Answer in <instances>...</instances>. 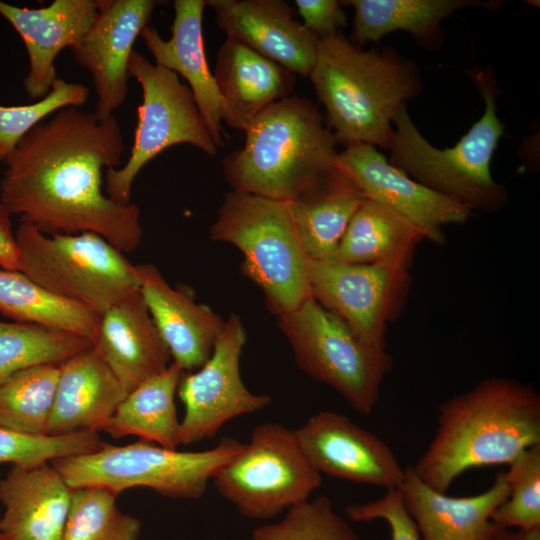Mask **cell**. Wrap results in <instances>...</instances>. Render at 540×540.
Here are the masks:
<instances>
[{"label": "cell", "instance_id": "obj_1", "mask_svg": "<svg viewBox=\"0 0 540 540\" xmlns=\"http://www.w3.org/2000/svg\"><path fill=\"white\" fill-rule=\"evenodd\" d=\"M124 137L114 115L63 107L27 132L4 160L0 201L45 234L95 233L123 253L142 241L137 204L102 190L103 169L119 168Z\"/></svg>", "mask_w": 540, "mask_h": 540}, {"label": "cell", "instance_id": "obj_2", "mask_svg": "<svg viewBox=\"0 0 540 540\" xmlns=\"http://www.w3.org/2000/svg\"><path fill=\"white\" fill-rule=\"evenodd\" d=\"M540 445V395L530 384L488 377L438 407L437 427L411 465L429 487L446 493L471 468L509 465Z\"/></svg>", "mask_w": 540, "mask_h": 540}, {"label": "cell", "instance_id": "obj_3", "mask_svg": "<svg viewBox=\"0 0 540 540\" xmlns=\"http://www.w3.org/2000/svg\"><path fill=\"white\" fill-rule=\"evenodd\" d=\"M337 143L389 149L396 110L422 90L416 65L394 48L364 50L336 34L319 39L309 75Z\"/></svg>", "mask_w": 540, "mask_h": 540}, {"label": "cell", "instance_id": "obj_4", "mask_svg": "<svg viewBox=\"0 0 540 540\" xmlns=\"http://www.w3.org/2000/svg\"><path fill=\"white\" fill-rule=\"evenodd\" d=\"M222 160L233 191L293 201L335 169L336 140L317 106L297 95L260 113Z\"/></svg>", "mask_w": 540, "mask_h": 540}, {"label": "cell", "instance_id": "obj_5", "mask_svg": "<svg viewBox=\"0 0 540 540\" xmlns=\"http://www.w3.org/2000/svg\"><path fill=\"white\" fill-rule=\"evenodd\" d=\"M467 73L484 101V112L450 148L433 146L418 130L407 104L395 112L389 163L422 185L473 210L495 213L508 203L506 189L494 181L491 160L504 134L498 117L501 89L491 66Z\"/></svg>", "mask_w": 540, "mask_h": 540}, {"label": "cell", "instance_id": "obj_6", "mask_svg": "<svg viewBox=\"0 0 540 540\" xmlns=\"http://www.w3.org/2000/svg\"><path fill=\"white\" fill-rule=\"evenodd\" d=\"M210 237L240 250L242 273L261 289L276 316L311 297L310 259L299 240L289 201L231 190L223 197Z\"/></svg>", "mask_w": 540, "mask_h": 540}, {"label": "cell", "instance_id": "obj_7", "mask_svg": "<svg viewBox=\"0 0 540 540\" xmlns=\"http://www.w3.org/2000/svg\"><path fill=\"white\" fill-rule=\"evenodd\" d=\"M244 445L226 436L208 450L178 451L141 440L123 446L105 444L94 452L51 463L71 489L99 487L119 495L145 487L165 497L195 500Z\"/></svg>", "mask_w": 540, "mask_h": 540}, {"label": "cell", "instance_id": "obj_8", "mask_svg": "<svg viewBox=\"0 0 540 540\" xmlns=\"http://www.w3.org/2000/svg\"><path fill=\"white\" fill-rule=\"evenodd\" d=\"M15 236L20 272L100 316L140 289L136 265L95 233L48 235L21 222Z\"/></svg>", "mask_w": 540, "mask_h": 540}, {"label": "cell", "instance_id": "obj_9", "mask_svg": "<svg viewBox=\"0 0 540 540\" xmlns=\"http://www.w3.org/2000/svg\"><path fill=\"white\" fill-rule=\"evenodd\" d=\"M277 317L298 367L332 387L356 412L372 414L382 382L393 367L392 356L367 344L312 296Z\"/></svg>", "mask_w": 540, "mask_h": 540}, {"label": "cell", "instance_id": "obj_10", "mask_svg": "<svg viewBox=\"0 0 540 540\" xmlns=\"http://www.w3.org/2000/svg\"><path fill=\"white\" fill-rule=\"evenodd\" d=\"M212 482L242 516L266 520L309 500L322 476L304 455L295 430L265 422L254 427L249 442Z\"/></svg>", "mask_w": 540, "mask_h": 540}, {"label": "cell", "instance_id": "obj_11", "mask_svg": "<svg viewBox=\"0 0 540 540\" xmlns=\"http://www.w3.org/2000/svg\"><path fill=\"white\" fill-rule=\"evenodd\" d=\"M128 72L142 89L134 143L126 163L107 169L105 175V194L120 204L131 202L136 176L165 149L185 143L209 156H216L218 149L192 91L175 72L152 64L136 50Z\"/></svg>", "mask_w": 540, "mask_h": 540}, {"label": "cell", "instance_id": "obj_12", "mask_svg": "<svg viewBox=\"0 0 540 540\" xmlns=\"http://www.w3.org/2000/svg\"><path fill=\"white\" fill-rule=\"evenodd\" d=\"M409 267L310 260L311 296L367 344L386 350V330L408 293Z\"/></svg>", "mask_w": 540, "mask_h": 540}, {"label": "cell", "instance_id": "obj_13", "mask_svg": "<svg viewBox=\"0 0 540 540\" xmlns=\"http://www.w3.org/2000/svg\"><path fill=\"white\" fill-rule=\"evenodd\" d=\"M246 340L240 316L231 314L210 358L196 372L183 374L177 389L185 409L179 445L207 440L229 420L271 403L269 395L251 392L242 380L240 359Z\"/></svg>", "mask_w": 540, "mask_h": 540}, {"label": "cell", "instance_id": "obj_14", "mask_svg": "<svg viewBox=\"0 0 540 540\" xmlns=\"http://www.w3.org/2000/svg\"><path fill=\"white\" fill-rule=\"evenodd\" d=\"M335 168L367 200L395 211L435 244L445 242L444 226L464 224L472 216L470 208L412 179L372 145L346 146L337 154Z\"/></svg>", "mask_w": 540, "mask_h": 540}, {"label": "cell", "instance_id": "obj_15", "mask_svg": "<svg viewBox=\"0 0 540 540\" xmlns=\"http://www.w3.org/2000/svg\"><path fill=\"white\" fill-rule=\"evenodd\" d=\"M295 434L321 475L385 490L399 488L404 481L405 467L390 446L343 413L318 411Z\"/></svg>", "mask_w": 540, "mask_h": 540}, {"label": "cell", "instance_id": "obj_16", "mask_svg": "<svg viewBox=\"0 0 540 540\" xmlns=\"http://www.w3.org/2000/svg\"><path fill=\"white\" fill-rule=\"evenodd\" d=\"M155 0H99L97 15L70 48L74 61L91 74L97 101L94 113L105 119L128 94V66L136 38L149 25Z\"/></svg>", "mask_w": 540, "mask_h": 540}, {"label": "cell", "instance_id": "obj_17", "mask_svg": "<svg viewBox=\"0 0 540 540\" xmlns=\"http://www.w3.org/2000/svg\"><path fill=\"white\" fill-rule=\"evenodd\" d=\"M216 22L234 39L294 74L309 77L319 38L293 18L282 0H209Z\"/></svg>", "mask_w": 540, "mask_h": 540}, {"label": "cell", "instance_id": "obj_18", "mask_svg": "<svg viewBox=\"0 0 540 540\" xmlns=\"http://www.w3.org/2000/svg\"><path fill=\"white\" fill-rule=\"evenodd\" d=\"M136 267L140 292L173 363L185 372L199 369L210 358L225 320L197 303L190 287H172L155 265Z\"/></svg>", "mask_w": 540, "mask_h": 540}, {"label": "cell", "instance_id": "obj_19", "mask_svg": "<svg viewBox=\"0 0 540 540\" xmlns=\"http://www.w3.org/2000/svg\"><path fill=\"white\" fill-rule=\"evenodd\" d=\"M99 0H55L46 7L22 8L0 1V15L17 31L29 57L24 80L26 94L44 98L58 78L55 59L59 52L79 42L92 25Z\"/></svg>", "mask_w": 540, "mask_h": 540}, {"label": "cell", "instance_id": "obj_20", "mask_svg": "<svg viewBox=\"0 0 540 540\" xmlns=\"http://www.w3.org/2000/svg\"><path fill=\"white\" fill-rule=\"evenodd\" d=\"M398 489L421 540H493L501 528L491 516L509 495L504 472L498 473L484 492L453 497L426 485L411 465L405 467Z\"/></svg>", "mask_w": 540, "mask_h": 540}, {"label": "cell", "instance_id": "obj_21", "mask_svg": "<svg viewBox=\"0 0 540 540\" xmlns=\"http://www.w3.org/2000/svg\"><path fill=\"white\" fill-rule=\"evenodd\" d=\"M93 345L127 394L171 364L140 289L101 315Z\"/></svg>", "mask_w": 540, "mask_h": 540}, {"label": "cell", "instance_id": "obj_22", "mask_svg": "<svg viewBox=\"0 0 540 540\" xmlns=\"http://www.w3.org/2000/svg\"><path fill=\"white\" fill-rule=\"evenodd\" d=\"M72 489L51 462L12 465L0 479L6 540H62Z\"/></svg>", "mask_w": 540, "mask_h": 540}, {"label": "cell", "instance_id": "obj_23", "mask_svg": "<svg viewBox=\"0 0 540 540\" xmlns=\"http://www.w3.org/2000/svg\"><path fill=\"white\" fill-rule=\"evenodd\" d=\"M206 6L205 0H175L171 37L164 40L151 25L144 27L140 36L156 65L186 79L216 146L222 147V101L209 69L202 34Z\"/></svg>", "mask_w": 540, "mask_h": 540}, {"label": "cell", "instance_id": "obj_24", "mask_svg": "<svg viewBox=\"0 0 540 540\" xmlns=\"http://www.w3.org/2000/svg\"><path fill=\"white\" fill-rule=\"evenodd\" d=\"M213 77L223 121L244 132L266 108L289 97L296 82L293 72L231 38L218 50Z\"/></svg>", "mask_w": 540, "mask_h": 540}, {"label": "cell", "instance_id": "obj_25", "mask_svg": "<svg viewBox=\"0 0 540 540\" xmlns=\"http://www.w3.org/2000/svg\"><path fill=\"white\" fill-rule=\"evenodd\" d=\"M127 393L94 346L59 365L48 435L99 432Z\"/></svg>", "mask_w": 540, "mask_h": 540}, {"label": "cell", "instance_id": "obj_26", "mask_svg": "<svg viewBox=\"0 0 540 540\" xmlns=\"http://www.w3.org/2000/svg\"><path fill=\"white\" fill-rule=\"evenodd\" d=\"M354 9L351 41L357 46L377 42L385 35L404 31L422 47L438 50L444 41L441 23L466 7L501 9L504 1L480 0H348Z\"/></svg>", "mask_w": 540, "mask_h": 540}, {"label": "cell", "instance_id": "obj_27", "mask_svg": "<svg viewBox=\"0 0 540 540\" xmlns=\"http://www.w3.org/2000/svg\"><path fill=\"white\" fill-rule=\"evenodd\" d=\"M366 198L338 169L289 201L294 225L307 256L336 261L341 238Z\"/></svg>", "mask_w": 540, "mask_h": 540}, {"label": "cell", "instance_id": "obj_28", "mask_svg": "<svg viewBox=\"0 0 540 540\" xmlns=\"http://www.w3.org/2000/svg\"><path fill=\"white\" fill-rule=\"evenodd\" d=\"M183 371L171 363L126 395L102 431L114 438L134 435L165 448L179 446L175 395Z\"/></svg>", "mask_w": 540, "mask_h": 540}, {"label": "cell", "instance_id": "obj_29", "mask_svg": "<svg viewBox=\"0 0 540 540\" xmlns=\"http://www.w3.org/2000/svg\"><path fill=\"white\" fill-rule=\"evenodd\" d=\"M421 232L407 219L365 199L351 218L338 246L336 261L386 263L409 267Z\"/></svg>", "mask_w": 540, "mask_h": 540}, {"label": "cell", "instance_id": "obj_30", "mask_svg": "<svg viewBox=\"0 0 540 540\" xmlns=\"http://www.w3.org/2000/svg\"><path fill=\"white\" fill-rule=\"evenodd\" d=\"M0 313L30 323L96 340L100 315L40 286L20 271L0 268Z\"/></svg>", "mask_w": 540, "mask_h": 540}, {"label": "cell", "instance_id": "obj_31", "mask_svg": "<svg viewBox=\"0 0 540 540\" xmlns=\"http://www.w3.org/2000/svg\"><path fill=\"white\" fill-rule=\"evenodd\" d=\"M59 365L21 370L0 383V427L26 435H48Z\"/></svg>", "mask_w": 540, "mask_h": 540}, {"label": "cell", "instance_id": "obj_32", "mask_svg": "<svg viewBox=\"0 0 540 540\" xmlns=\"http://www.w3.org/2000/svg\"><path fill=\"white\" fill-rule=\"evenodd\" d=\"M82 336L30 323L0 321V383L38 365H60L91 348Z\"/></svg>", "mask_w": 540, "mask_h": 540}, {"label": "cell", "instance_id": "obj_33", "mask_svg": "<svg viewBox=\"0 0 540 540\" xmlns=\"http://www.w3.org/2000/svg\"><path fill=\"white\" fill-rule=\"evenodd\" d=\"M117 497L99 487L72 489L62 540H138L141 522L120 511Z\"/></svg>", "mask_w": 540, "mask_h": 540}, {"label": "cell", "instance_id": "obj_34", "mask_svg": "<svg viewBox=\"0 0 540 540\" xmlns=\"http://www.w3.org/2000/svg\"><path fill=\"white\" fill-rule=\"evenodd\" d=\"M250 540H361L325 495L287 510L283 519L256 528Z\"/></svg>", "mask_w": 540, "mask_h": 540}, {"label": "cell", "instance_id": "obj_35", "mask_svg": "<svg viewBox=\"0 0 540 540\" xmlns=\"http://www.w3.org/2000/svg\"><path fill=\"white\" fill-rule=\"evenodd\" d=\"M504 474L509 495L495 509L491 521L505 529L526 532L540 529V445L524 451Z\"/></svg>", "mask_w": 540, "mask_h": 540}, {"label": "cell", "instance_id": "obj_36", "mask_svg": "<svg viewBox=\"0 0 540 540\" xmlns=\"http://www.w3.org/2000/svg\"><path fill=\"white\" fill-rule=\"evenodd\" d=\"M105 444L95 431L38 436L0 427V464L34 466L67 456L94 452Z\"/></svg>", "mask_w": 540, "mask_h": 540}, {"label": "cell", "instance_id": "obj_37", "mask_svg": "<svg viewBox=\"0 0 540 540\" xmlns=\"http://www.w3.org/2000/svg\"><path fill=\"white\" fill-rule=\"evenodd\" d=\"M89 94L86 85L57 78L49 93L34 103L18 106L0 104V162H4L19 140L34 126L63 107L82 106Z\"/></svg>", "mask_w": 540, "mask_h": 540}, {"label": "cell", "instance_id": "obj_38", "mask_svg": "<svg viewBox=\"0 0 540 540\" xmlns=\"http://www.w3.org/2000/svg\"><path fill=\"white\" fill-rule=\"evenodd\" d=\"M345 512L355 522L385 521L390 529L391 540H421L398 488L386 489L384 495L376 500L350 504Z\"/></svg>", "mask_w": 540, "mask_h": 540}, {"label": "cell", "instance_id": "obj_39", "mask_svg": "<svg viewBox=\"0 0 540 540\" xmlns=\"http://www.w3.org/2000/svg\"><path fill=\"white\" fill-rule=\"evenodd\" d=\"M303 25L319 39L338 34L347 24L340 1L295 0Z\"/></svg>", "mask_w": 540, "mask_h": 540}, {"label": "cell", "instance_id": "obj_40", "mask_svg": "<svg viewBox=\"0 0 540 540\" xmlns=\"http://www.w3.org/2000/svg\"><path fill=\"white\" fill-rule=\"evenodd\" d=\"M0 268L19 271V248L12 229L11 213L0 201Z\"/></svg>", "mask_w": 540, "mask_h": 540}, {"label": "cell", "instance_id": "obj_41", "mask_svg": "<svg viewBox=\"0 0 540 540\" xmlns=\"http://www.w3.org/2000/svg\"><path fill=\"white\" fill-rule=\"evenodd\" d=\"M538 530V529H537ZM536 530L526 532L522 530H511L501 528L493 540H533V534Z\"/></svg>", "mask_w": 540, "mask_h": 540}, {"label": "cell", "instance_id": "obj_42", "mask_svg": "<svg viewBox=\"0 0 540 540\" xmlns=\"http://www.w3.org/2000/svg\"><path fill=\"white\" fill-rule=\"evenodd\" d=\"M533 540H540V529L536 530L533 534Z\"/></svg>", "mask_w": 540, "mask_h": 540}, {"label": "cell", "instance_id": "obj_43", "mask_svg": "<svg viewBox=\"0 0 540 540\" xmlns=\"http://www.w3.org/2000/svg\"><path fill=\"white\" fill-rule=\"evenodd\" d=\"M526 3H533L532 5L539 7V1H525Z\"/></svg>", "mask_w": 540, "mask_h": 540}, {"label": "cell", "instance_id": "obj_44", "mask_svg": "<svg viewBox=\"0 0 540 540\" xmlns=\"http://www.w3.org/2000/svg\"><path fill=\"white\" fill-rule=\"evenodd\" d=\"M0 540H6L4 535L0 532Z\"/></svg>", "mask_w": 540, "mask_h": 540}]
</instances>
